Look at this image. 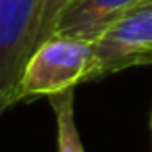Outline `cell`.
Masks as SVG:
<instances>
[{"instance_id":"cell-1","label":"cell","mask_w":152,"mask_h":152,"mask_svg":"<svg viewBox=\"0 0 152 152\" xmlns=\"http://www.w3.org/2000/svg\"><path fill=\"white\" fill-rule=\"evenodd\" d=\"M92 42L54 34L31 52L19 81V102L61 94L73 90L81 81H92Z\"/></svg>"},{"instance_id":"cell-2","label":"cell","mask_w":152,"mask_h":152,"mask_svg":"<svg viewBox=\"0 0 152 152\" xmlns=\"http://www.w3.org/2000/svg\"><path fill=\"white\" fill-rule=\"evenodd\" d=\"M46 0H0V115L19 102L23 69L38 46Z\"/></svg>"},{"instance_id":"cell-3","label":"cell","mask_w":152,"mask_h":152,"mask_svg":"<svg viewBox=\"0 0 152 152\" xmlns=\"http://www.w3.org/2000/svg\"><path fill=\"white\" fill-rule=\"evenodd\" d=\"M92 79L121 73L131 67L152 65V0L115 21L94 42Z\"/></svg>"},{"instance_id":"cell-6","label":"cell","mask_w":152,"mask_h":152,"mask_svg":"<svg viewBox=\"0 0 152 152\" xmlns=\"http://www.w3.org/2000/svg\"><path fill=\"white\" fill-rule=\"evenodd\" d=\"M69 2V0H46V4H44V15H42V27H40V42H44L46 38L52 36L54 31V23L61 15V11L65 9V4Z\"/></svg>"},{"instance_id":"cell-7","label":"cell","mask_w":152,"mask_h":152,"mask_svg":"<svg viewBox=\"0 0 152 152\" xmlns=\"http://www.w3.org/2000/svg\"><path fill=\"white\" fill-rule=\"evenodd\" d=\"M148 121H150V140H152V108H150V117H148Z\"/></svg>"},{"instance_id":"cell-5","label":"cell","mask_w":152,"mask_h":152,"mask_svg":"<svg viewBox=\"0 0 152 152\" xmlns=\"http://www.w3.org/2000/svg\"><path fill=\"white\" fill-rule=\"evenodd\" d=\"M50 106L56 119V144L58 152H86L77 125H75V108H73V90L52 94Z\"/></svg>"},{"instance_id":"cell-4","label":"cell","mask_w":152,"mask_h":152,"mask_svg":"<svg viewBox=\"0 0 152 152\" xmlns=\"http://www.w3.org/2000/svg\"><path fill=\"white\" fill-rule=\"evenodd\" d=\"M142 2L144 0H69L54 23L52 36L58 34L94 42Z\"/></svg>"}]
</instances>
